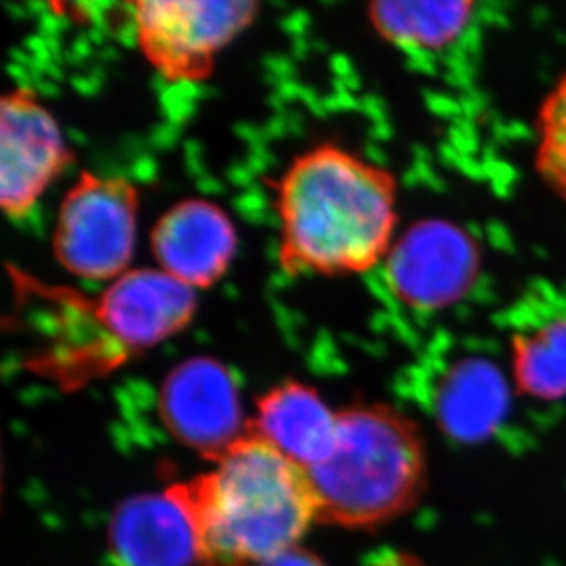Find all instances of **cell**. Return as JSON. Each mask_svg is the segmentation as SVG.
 Masks as SVG:
<instances>
[{"label":"cell","mask_w":566,"mask_h":566,"mask_svg":"<svg viewBox=\"0 0 566 566\" xmlns=\"http://www.w3.org/2000/svg\"><path fill=\"white\" fill-rule=\"evenodd\" d=\"M259 566H325L321 559L311 554V552L303 551L300 546L290 548V551L279 554V556L261 563Z\"/></svg>","instance_id":"17"},{"label":"cell","mask_w":566,"mask_h":566,"mask_svg":"<svg viewBox=\"0 0 566 566\" xmlns=\"http://www.w3.org/2000/svg\"><path fill=\"white\" fill-rule=\"evenodd\" d=\"M535 166L541 178L566 198V72L541 105Z\"/></svg>","instance_id":"16"},{"label":"cell","mask_w":566,"mask_h":566,"mask_svg":"<svg viewBox=\"0 0 566 566\" xmlns=\"http://www.w3.org/2000/svg\"><path fill=\"white\" fill-rule=\"evenodd\" d=\"M250 433L308 471L334 448L337 412L311 387L286 381L259 398Z\"/></svg>","instance_id":"12"},{"label":"cell","mask_w":566,"mask_h":566,"mask_svg":"<svg viewBox=\"0 0 566 566\" xmlns=\"http://www.w3.org/2000/svg\"><path fill=\"white\" fill-rule=\"evenodd\" d=\"M72 153L49 108L30 88L0 102V206L21 219L70 166Z\"/></svg>","instance_id":"8"},{"label":"cell","mask_w":566,"mask_h":566,"mask_svg":"<svg viewBox=\"0 0 566 566\" xmlns=\"http://www.w3.org/2000/svg\"><path fill=\"white\" fill-rule=\"evenodd\" d=\"M317 521L375 528L420 503L428 486V453L417 423L385 403L337 412L336 442L308 470Z\"/></svg>","instance_id":"3"},{"label":"cell","mask_w":566,"mask_h":566,"mask_svg":"<svg viewBox=\"0 0 566 566\" xmlns=\"http://www.w3.org/2000/svg\"><path fill=\"white\" fill-rule=\"evenodd\" d=\"M60 292L94 321L116 367L184 331L197 311L195 290L160 268L128 270L94 300L75 290Z\"/></svg>","instance_id":"6"},{"label":"cell","mask_w":566,"mask_h":566,"mask_svg":"<svg viewBox=\"0 0 566 566\" xmlns=\"http://www.w3.org/2000/svg\"><path fill=\"white\" fill-rule=\"evenodd\" d=\"M512 381L537 401L566 400V312L543 315L512 334Z\"/></svg>","instance_id":"15"},{"label":"cell","mask_w":566,"mask_h":566,"mask_svg":"<svg viewBox=\"0 0 566 566\" xmlns=\"http://www.w3.org/2000/svg\"><path fill=\"white\" fill-rule=\"evenodd\" d=\"M392 172L323 144L297 156L279 182V261L297 277L369 272L395 242Z\"/></svg>","instance_id":"1"},{"label":"cell","mask_w":566,"mask_h":566,"mask_svg":"<svg viewBox=\"0 0 566 566\" xmlns=\"http://www.w3.org/2000/svg\"><path fill=\"white\" fill-rule=\"evenodd\" d=\"M384 262L396 300L411 311L434 314L459 305L475 289L482 253L462 226L422 219L396 237Z\"/></svg>","instance_id":"7"},{"label":"cell","mask_w":566,"mask_h":566,"mask_svg":"<svg viewBox=\"0 0 566 566\" xmlns=\"http://www.w3.org/2000/svg\"><path fill=\"white\" fill-rule=\"evenodd\" d=\"M510 384L488 358L470 356L448 365L434 385V417L460 442H476L495 433L510 411Z\"/></svg>","instance_id":"13"},{"label":"cell","mask_w":566,"mask_h":566,"mask_svg":"<svg viewBox=\"0 0 566 566\" xmlns=\"http://www.w3.org/2000/svg\"><path fill=\"white\" fill-rule=\"evenodd\" d=\"M150 248L161 272L189 289H208L235 255V226L217 203L189 198L161 214L150 233Z\"/></svg>","instance_id":"10"},{"label":"cell","mask_w":566,"mask_h":566,"mask_svg":"<svg viewBox=\"0 0 566 566\" xmlns=\"http://www.w3.org/2000/svg\"><path fill=\"white\" fill-rule=\"evenodd\" d=\"M138 189L125 178L83 171L61 202L52 250L66 272L114 281L130 268L138 231Z\"/></svg>","instance_id":"4"},{"label":"cell","mask_w":566,"mask_h":566,"mask_svg":"<svg viewBox=\"0 0 566 566\" xmlns=\"http://www.w3.org/2000/svg\"><path fill=\"white\" fill-rule=\"evenodd\" d=\"M160 415L175 439L213 460L250 433L235 379L206 356L186 359L166 376Z\"/></svg>","instance_id":"9"},{"label":"cell","mask_w":566,"mask_h":566,"mask_svg":"<svg viewBox=\"0 0 566 566\" xmlns=\"http://www.w3.org/2000/svg\"><path fill=\"white\" fill-rule=\"evenodd\" d=\"M133 10L136 43L167 81H202L214 60L255 21L253 0H138Z\"/></svg>","instance_id":"5"},{"label":"cell","mask_w":566,"mask_h":566,"mask_svg":"<svg viewBox=\"0 0 566 566\" xmlns=\"http://www.w3.org/2000/svg\"><path fill=\"white\" fill-rule=\"evenodd\" d=\"M108 541L118 566H198L197 534L172 488L122 504Z\"/></svg>","instance_id":"11"},{"label":"cell","mask_w":566,"mask_h":566,"mask_svg":"<svg viewBox=\"0 0 566 566\" xmlns=\"http://www.w3.org/2000/svg\"><path fill=\"white\" fill-rule=\"evenodd\" d=\"M475 2L379 0L369 6L376 32L398 49L440 54L464 38L475 21Z\"/></svg>","instance_id":"14"},{"label":"cell","mask_w":566,"mask_h":566,"mask_svg":"<svg viewBox=\"0 0 566 566\" xmlns=\"http://www.w3.org/2000/svg\"><path fill=\"white\" fill-rule=\"evenodd\" d=\"M172 490L191 517L198 566H259L317 521L308 471L252 433Z\"/></svg>","instance_id":"2"}]
</instances>
